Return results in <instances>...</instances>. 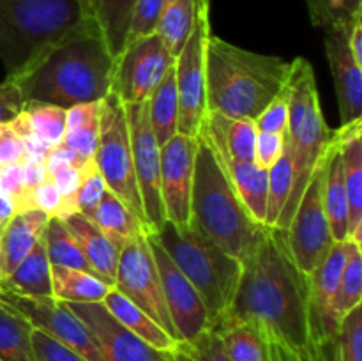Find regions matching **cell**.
<instances>
[{
  "label": "cell",
  "mask_w": 362,
  "mask_h": 361,
  "mask_svg": "<svg viewBox=\"0 0 362 361\" xmlns=\"http://www.w3.org/2000/svg\"><path fill=\"white\" fill-rule=\"evenodd\" d=\"M67 110L41 101H27L11 126L27 144L32 156L45 158L49 149L62 144Z\"/></svg>",
  "instance_id": "d6986e66"
},
{
  "label": "cell",
  "mask_w": 362,
  "mask_h": 361,
  "mask_svg": "<svg viewBox=\"0 0 362 361\" xmlns=\"http://www.w3.org/2000/svg\"><path fill=\"white\" fill-rule=\"evenodd\" d=\"M108 190L103 180V176L99 173L98 166H95L94 159L88 161L87 165L81 170L80 183H78L76 195H74V202H76V212H81L87 218H90V214L94 212V209L98 207L99 200L105 195V191Z\"/></svg>",
  "instance_id": "b9f144b4"
},
{
  "label": "cell",
  "mask_w": 362,
  "mask_h": 361,
  "mask_svg": "<svg viewBox=\"0 0 362 361\" xmlns=\"http://www.w3.org/2000/svg\"><path fill=\"white\" fill-rule=\"evenodd\" d=\"M62 223L76 239L92 271L106 283L115 287V273L117 264H119V251L115 250V246L106 239L98 225L81 212H73V214L66 216L62 218Z\"/></svg>",
  "instance_id": "603a6c76"
},
{
  "label": "cell",
  "mask_w": 362,
  "mask_h": 361,
  "mask_svg": "<svg viewBox=\"0 0 362 361\" xmlns=\"http://www.w3.org/2000/svg\"><path fill=\"white\" fill-rule=\"evenodd\" d=\"M205 2L209 0H165L156 34L173 59H177V55L182 52L197 23L200 7Z\"/></svg>",
  "instance_id": "1f68e13d"
},
{
  "label": "cell",
  "mask_w": 362,
  "mask_h": 361,
  "mask_svg": "<svg viewBox=\"0 0 362 361\" xmlns=\"http://www.w3.org/2000/svg\"><path fill=\"white\" fill-rule=\"evenodd\" d=\"M292 62L226 42L211 34L205 60L207 112L257 119L286 87Z\"/></svg>",
  "instance_id": "3957f363"
},
{
  "label": "cell",
  "mask_w": 362,
  "mask_h": 361,
  "mask_svg": "<svg viewBox=\"0 0 362 361\" xmlns=\"http://www.w3.org/2000/svg\"><path fill=\"white\" fill-rule=\"evenodd\" d=\"M103 303H105V306L108 308L110 314H112L124 328H127L131 333L140 336V338L145 340L148 345L156 347V349L159 350L175 349V340H173L161 326L156 324L140 306H136L133 301L127 299L122 292H119L115 287L106 294Z\"/></svg>",
  "instance_id": "f1b7e54d"
},
{
  "label": "cell",
  "mask_w": 362,
  "mask_h": 361,
  "mask_svg": "<svg viewBox=\"0 0 362 361\" xmlns=\"http://www.w3.org/2000/svg\"><path fill=\"white\" fill-rule=\"evenodd\" d=\"M92 222L105 234L106 239L115 246L117 251L122 250L129 241L138 234L144 232L147 227L112 193L106 190L99 200L98 207L90 214Z\"/></svg>",
  "instance_id": "f546056e"
},
{
  "label": "cell",
  "mask_w": 362,
  "mask_h": 361,
  "mask_svg": "<svg viewBox=\"0 0 362 361\" xmlns=\"http://www.w3.org/2000/svg\"><path fill=\"white\" fill-rule=\"evenodd\" d=\"M324 204L327 214L329 229L334 243L349 241V198H346L345 183H343L341 154L336 138L329 149L327 172H325Z\"/></svg>",
  "instance_id": "83f0119b"
},
{
  "label": "cell",
  "mask_w": 362,
  "mask_h": 361,
  "mask_svg": "<svg viewBox=\"0 0 362 361\" xmlns=\"http://www.w3.org/2000/svg\"><path fill=\"white\" fill-rule=\"evenodd\" d=\"M32 345L37 361H88L87 357L60 343L59 340L52 338L41 329L34 328L32 331Z\"/></svg>",
  "instance_id": "ee69618b"
},
{
  "label": "cell",
  "mask_w": 362,
  "mask_h": 361,
  "mask_svg": "<svg viewBox=\"0 0 362 361\" xmlns=\"http://www.w3.org/2000/svg\"><path fill=\"white\" fill-rule=\"evenodd\" d=\"M53 297L64 303H103L113 289L94 273L52 265Z\"/></svg>",
  "instance_id": "d6a6232c"
},
{
  "label": "cell",
  "mask_w": 362,
  "mask_h": 361,
  "mask_svg": "<svg viewBox=\"0 0 362 361\" xmlns=\"http://www.w3.org/2000/svg\"><path fill=\"white\" fill-rule=\"evenodd\" d=\"M115 59L94 18L46 46L23 69L9 74L25 101L71 108L110 94Z\"/></svg>",
  "instance_id": "7a4b0ae2"
},
{
  "label": "cell",
  "mask_w": 362,
  "mask_h": 361,
  "mask_svg": "<svg viewBox=\"0 0 362 361\" xmlns=\"http://www.w3.org/2000/svg\"><path fill=\"white\" fill-rule=\"evenodd\" d=\"M32 331L34 326L27 317L0 301V361H37Z\"/></svg>",
  "instance_id": "d590c367"
},
{
  "label": "cell",
  "mask_w": 362,
  "mask_h": 361,
  "mask_svg": "<svg viewBox=\"0 0 362 361\" xmlns=\"http://www.w3.org/2000/svg\"><path fill=\"white\" fill-rule=\"evenodd\" d=\"M173 361H230L216 331L207 329L191 342H177Z\"/></svg>",
  "instance_id": "60d3db41"
},
{
  "label": "cell",
  "mask_w": 362,
  "mask_h": 361,
  "mask_svg": "<svg viewBox=\"0 0 362 361\" xmlns=\"http://www.w3.org/2000/svg\"><path fill=\"white\" fill-rule=\"evenodd\" d=\"M25 98L21 96L18 85L9 76L0 84V124L11 122L21 113L25 106Z\"/></svg>",
  "instance_id": "c3c4849f"
},
{
  "label": "cell",
  "mask_w": 362,
  "mask_h": 361,
  "mask_svg": "<svg viewBox=\"0 0 362 361\" xmlns=\"http://www.w3.org/2000/svg\"><path fill=\"white\" fill-rule=\"evenodd\" d=\"M147 239L152 253H154L156 264H158L165 303L168 308L170 319H172L173 329L177 333V342H191L202 333L211 329L207 308L194 287L189 283V280L173 264L172 258L163 250V246L156 241L148 229Z\"/></svg>",
  "instance_id": "9a60e30c"
},
{
  "label": "cell",
  "mask_w": 362,
  "mask_h": 361,
  "mask_svg": "<svg viewBox=\"0 0 362 361\" xmlns=\"http://www.w3.org/2000/svg\"><path fill=\"white\" fill-rule=\"evenodd\" d=\"M148 105V120H151L152 133L158 140L159 147L172 140L177 131V120H179V96H177L175 71L173 66L166 71L158 87L152 91L147 99Z\"/></svg>",
  "instance_id": "e575fe53"
},
{
  "label": "cell",
  "mask_w": 362,
  "mask_h": 361,
  "mask_svg": "<svg viewBox=\"0 0 362 361\" xmlns=\"http://www.w3.org/2000/svg\"><path fill=\"white\" fill-rule=\"evenodd\" d=\"M362 120L341 124L334 131L339 145L345 183L349 198V239L362 244Z\"/></svg>",
  "instance_id": "ffe728a7"
},
{
  "label": "cell",
  "mask_w": 362,
  "mask_h": 361,
  "mask_svg": "<svg viewBox=\"0 0 362 361\" xmlns=\"http://www.w3.org/2000/svg\"><path fill=\"white\" fill-rule=\"evenodd\" d=\"M189 225L237 258L246 255L260 230L223 170L211 138L202 127L194 156Z\"/></svg>",
  "instance_id": "277c9868"
},
{
  "label": "cell",
  "mask_w": 362,
  "mask_h": 361,
  "mask_svg": "<svg viewBox=\"0 0 362 361\" xmlns=\"http://www.w3.org/2000/svg\"><path fill=\"white\" fill-rule=\"evenodd\" d=\"M2 292L23 297H53L52 264L46 255L45 237L35 243L30 253L14 268V271L0 280Z\"/></svg>",
  "instance_id": "484cf974"
},
{
  "label": "cell",
  "mask_w": 362,
  "mask_h": 361,
  "mask_svg": "<svg viewBox=\"0 0 362 361\" xmlns=\"http://www.w3.org/2000/svg\"><path fill=\"white\" fill-rule=\"evenodd\" d=\"M124 110L145 222L148 230L156 232L166 222L161 200V147L152 133L147 101L127 103Z\"/></svg>",
  "instance_id": "7c38bea8"
},
{
  "label": "cell",
  "mask_w": 362,
  "mask_h": 361,
  "mask_svg": "<svg viewBox=\"0 0 362 361\" xmlns=\"http://www.w3.org/2000/svg\"><path fill=\"white\" fill-rule=\"evenodd\" d=\"M99 113L101 101L83 103L67 108L66 131L60 145L83 161H92L98 149Z\"/></svg>",
  "instance_id": "4dcf8cb0"
},
{
  "label": "cell",
  "mask_w": 362,
  "mask_h": 361,
  "mask_svg": "<svg viewBox=\"0 0 362 361\" xmlns=\"http://www.w3.org/2000/svg\"><path fill=\"white\" fill-rule=\"evenodd\" d=\"M152 236L194 287L212 328L232 306L243 271L240 258L226 253L191 225L179 229L166 219Z\"/></svg>",
  "instance_id": "8992f818"
},
{
  "label": "cell",
  "mask_w": 362,
  "mask_h": 361,
  "mask_svg": "<svg viewBox=\"0 0 362 361\" xmlns=\"http://www.w3.org/2000/svg\"><path fill=\"white\" fill-rule=\"evenodd\" d=\"M87 4L110 53L117 59L126 48L136 0H87Z\"/></svg>",
  "instance_id": "836d02e7"
},
{
  "label": "cell",
  "mask_w": 362,
  "mask_h": 361,
  "mask_svg": "<svg viewBox=\"0 0 362 361\" xmlns=\"http://www.w3.org/2000/svg\"><path fill=\"white\" fill-rule=\"evenodd\" d=\"M0 296H2V289H0Z\"/></svg>",
  "instance_id": "816d5d0a"
},
{
  "label": "cell",
  "mask_w": 362,
  "mask_h": 361,
  "mask_svg": "<svg viewBox=\"0 0 362 361\" xmlns=\"http://www.w3.org/2000/svg\"><path fill=\"white\" fill-rule=\"evenodd\" d=\"M49 216L42 211H18L0 234V280L9 276L45 234Z\"/></svg>",
  "instance_id": "44dd1931"
},
{
  "label": "cell",
  "mask_w": 362,
  "mask_h": 361,
  "mask_svg": "<svg viewBox=\"0 0 362 361\" xmlns=\"http://www.w3.org/2000/svg\"><path fill=\"white\" fill-rule=\"evenodd\" d=\"M350 23L324 30L325 55L334 80L341 124L362 120V67L354 59L349 45Z\"/></svg>",
  "instance_id": "ac0fdd59"
},
{
  "label": "cell",
  "mask_w": 362,
  "mask_h": 361,
  "mask_svg": "<svg viewBox=\"0 0 362 361\" xmlns=\"http://www.w3.org/2000/svg\"><path fill=\"white\" fill-rule=\"evenodd\" d=\"M308 13L315 27L327 30L352 21L362 11V0H306Z\"/></svg>",
  "instance_id": "ab89813d"
},
{
  "label": "cell",
  "mask_w": 362,
  "mask_h": 361,
  "mask_svg": "<svg viewBox=\"0 0 362 361\" xmlns=\"http://www.w3.org/2000/svg\"><path fill=\"white\" fill-rule=\"evenodd\" d=\"M230 361H272L267 340L255 326L233 317H223L212 326Z\"/></svg>",
  "instance_id": "4316f807"
},
{
  "label": "cell",
  "mask_w": 362,
  "mask_h": 361,
  "mask_svg": "<svg viewBox=\"0 0 362 361\" xmlns=\"http://www.w3.org/2000/svg\"><path fill=\"white\" fill-rule=\"evenodd\" d=\"M94 163L103 176L108 191H112L147 227L136 176H134L126 110H124V103L113 92L101 99L99 142L94 154Z\"/></svg>",
  "instance_id": "ba28073f"
},
{
  "label": "cell",
  "mask_w": 362,
  "mask_h": 361,
  "mask_svg": "<svg viewBox=\"0 0 362 361\" xmlns=\"http://www.w3.org/2000/svg\"><path fill=\"white\" fill-rule=\"evenodd\" d=\"M349 45L350 50H352L354 59L362 67V11L354 16L352 23H350Z\"/></svg>",
  "instance_id": "681fc988"
},
{
  "label": "cell",
  "mask_w": 362,
  "mask_h": 361,
  "mask_svg": "<svg viewBox=\"0 0 362 361\" xmlns=\"http://www.w3.org/2000/svg\"><path fill=\"white\" fill-rule=\"evenodd\" d=\"M216 149V147H214ZM218 152V151H216ZM218 158L221 161L223 170L228 176L233 190L239 195L240 202L250 212L251 218L258 225H265L267 214V190H269V170L262 168L257 161H237L226 159L223 156Z\"/></svg>",
  "instance_id": "cb8c5ba5"
},
{
  "label": "cell",
  "mask_w": 362,
  "mask_h": 361,
  "mask_svg": "<svg viewBox=\"0 0 362 361\" xmlns=\"http://www.w3.org/2000/svg\"><path fill=\"white\" fill-rule=\"evenodd\" d=\"M209 38H211V20H209V2H205L200 7L189 39L173 62L177 96H179L177 131L189 138H198L207 117L205 60H207Z\"/></svg>",
  "instance_id": "9c48e42d"
},
{
  "label": "cell",
  "mask_w": 362,
  "mask_h": 361,
  "mask_svg": "<svg viewBox=\"0 0 362 361\" xmlns=\"http://www.w3.org/2000/svg\"><path fill=\"white\" fill-rule=\"evenodd\" d=\"M115 289L140 306L177 342V333L165 303L158 264L147 239V229L119 251Z\"/></svg>",
  "instance_id": "8fae6325"
},
{
  "label": "cell",
  "mask_w": 362,
  "mask_h": 361,
  "mask_svg": "<svg viewBox=\"0 0 362 361\" xmlns=\"http://www.w3.org/2000/svg\"><path fill=\"white\" fill-rule=\"evenodd\" d=\"M14 212H16V209H14L11 198L7 197L6 193L0 191V234H2V230L6 229V225L9 223V219L13 218Z\"/></svg>",
  "instance_id": "f907efd6"
},
{
  "label": "cell",
  "mask_w": 362,
  "mask_h": 361,
  "mask_svg": "<svg viewBox=\"0 0 362 361\" xmlns=\"http://www.w3.org/2000/svg\"><path fill=\"white\" fill-rule=\"evenodd\" d=\"M293 183V166L292 156L285 144L281 158L269 168V190H267V214H265V225L276 227L286 200H288L290 190Z\"/></svg>",
  "instance_id": "74e56055"
},
{
  "label": "cell",
  "mask_w": 362,
  "mask_h": 361,
  "mask_svg": "<svg viewBox=\"0 0 362 361\" xmlns=\"http://www.w3.org/2000/svg\"><path fill=\"white\" fill-rule=\"evenodd\" d=\"M30 158V149L18 137L13 126L9 122L0 124V170L7 168V166L20 165V163H25Z\"/></svg>",
  "instance_id": "f6af8a7d"
},
{
  "label": "cell",
  "mask_w": 362,
  "mask_h": 361,
  "mask_svg": "<svg viewBox=\"0 0 362 361\" xmlns=\"http://www.w3.org/2000/svg\"><path fill=\"white\" fill-rule=\"evenodd\" d=\"M285 134L286 133H269V131H258L257 145H255V161L258 166L269 170L285 151Z\"/></svg>",
  "instance_id": "7dc6e473"
},
{
  "label": "cell",
  "mask_w": 362,
  "mask_h": 361,
  "mask_svg": "<svg viewBox=\"0 0 362 361\" xmlns=\"http://www.w3.org/2000/svg\"><path fill=\"white\" fill-rule=\"evenodd\" d=\"M198 138L177 133L161 147V200L168 222L187 229L191 222L194 156Z\"/></svg>",
  "instance_id": "e0dca14e"
},
{
  "label": "cell",
  "mask_w": 362,
  "mask_h": 361,
  "mask_svg": "<svg viewBox=\"0 0 362 361\" xmlns=\"http://www.w3.org/2000/svg\"><path fill=\"white\" fill-rule=\"evenodd\" d=\"M88 18L87 0H0V60L7 76Z\"/></svg>",
  "instance_id": "52a82bcc"
},
{
  "label": "cell",
  "mask_w": 362,
  "mask_h": 361,
  "mask_svg": "<svg viewBox=\"0 0 362 361\" xmlns=\"http://www.w3.org/2000/svg\"><path fill=\"white\" fill-rule=\"evenodd\" d=\"M327 159L329 151L311 173L310 183H308L299 205L293 212L292 222L286 229V239H288L292 258L296 260L297 268L308 276L324 262L329 250L334 244L324 204Z\"/></svg>",
  "instance_id": "30bf717a"
},
{
  "label": "cell",
  "mask_w": 362,
  "mask_h": 361,
  "mask_svg": "<svg viewBox=\"0 0 362 361\" xmlns=\"http://www.w3.org/2000/svg\"><path fill=\"white\" fill-rule=\"evenodd\" d=\"M163 6H165V0H136L133 18H131L129 32H127L126 46L138 41V39L156 34V27H158Z\"/></svg>",
  "instance_id": "7bdbcfd3"
},
{
  "label": "cell",
  "mask_w": 362,
  "mask_h": 361,
  "mask_svg": "<svg viewBox=\"0 0 362 361\" xmlns=\"http://www.w3.org/2000/svg\"><path fill=\"white\" fill-rule=\"evenodd\" d=\"M362 301V244L350 239V250L346 264L343 268L336 292L332 296L331 306L327 314V326H325V340H327V361L331 353L332 342L338 335L339 324L343 317L350 310L361 304Z\"/></svg>",
  "instance_id": "d4e9b609"
},
{
  "label": "cell",
  "mask_w": 362,
  "mask_h": 361,
  "mask_svg": "<svg viewBox=\"0 0 362 361\" xmlns=\"http://www.w3.org/2000/svg\"><path fill=\"white\" fill-rule=\"evenodd\" d=\"M299 361H310V360H299Z\"/></svg>",
  "instance_id": "f5cc1de1"
},
{
  "label": "cell",
  "mask_w": 362,
  "mask_h": 361,
  "mask_svg": "<svg viewBox=\"0 0 362 361\" xmlns=\"http://www.w3.org/2000/svg\"><path fill=\"white\" fill-rule=\"evenodd\" d=\"M329 361H362V304L343 317Z\"/></svg>",
  "instance_id": "f35d334b"
},
{
  "label": "cell",
  "mask_w": 362,
  "mask_h": 361,
  "mask_svg": "<svg viewBox=\"0 0 362 361\" xmlns=\"http://www.w3.org/2000/svg\"><path fill=\"white\" fill-rule=\"evenodd\" d=\"M240 264L225 317L255 326L267 340L272 361H318L311 342L310 276L292 258L286 230L262 225Z\"/></svg>",
  "instance_id": "6da1fadb"
},
{
  "label": "cell",
  "mask_w": 362,
  "mask_h": 361,
  "mask_svg": "<svg viewBox=\"0 0 362 361\" xmlns=\"http://www.w3.org/2000/svg\"><path fill=\"white\" fill-rule=\"evenodd\" d=\"M42 237H45L46 255H48L49 264L94 273L90 265H88L87 258H85L83 253H81L76 239H74L73 234L66 229L62 219L49 218Z\"/></svg>",
  "instance_id": "8d00e7d4"
},
{
  "label": "cell",
  "mask_w": 362,
  "mask_h": 361,
  "mask_svg": "<svg viewBox=\"0 0 362 361\" xmlns=\"http://www.w3.org/2000/svg\"><path fill=\"white\" fill-rule=\"evenodd\" d=\"M87 326L105 361H173L172 350H159L124 328L105 303H66Z\"/></svg>",
  "instance_id": "2e32d148"
},
{
  "label": "cell",
  "mask_w": 362,
  "mask_h": 361,
  "mask_svg": "<svg viewBox=\"0 0 362 361\" xmlns=\"http://www.w3.org/2000/svg\"><path fill=\"white\" fill-rule=\"evenodd\" d=\"M204 131L223 158L255 161L258 130L253 119H237L219 112H207Z\"/></svg>",
  "instance_id": "7402d4cb"
},
{
  "label": "cell",
  "mask_w": 362,
  "mask_h": 361,
  "mask_svg": "<svg viewBox=\"0 0 362 361\" xmlns=\"http://www.w3.org/2000/svg\"><path fill=\"white\" fill-rule=\"evenodd\" d=\"M0 301L20 311L35 329H41L52 338L59 340L88 361H105L101 349L87 326L71 311L64 301L55 297H23L7 292H2Z\"/></svg>",
  "instance_id": "5bb4252c"
},
{
  "label": "cell",
  "mask_w": 362,
  "mask_h": 361,
  "mask_svg": "<svg viewBox=\"0 0 362 361\" xmlns=\"http://www.w3.org/2000/svg\"><path fill=\"white\" fill-rule=\"evenodd\" d=\"M175 59L158 34L131 42L115 59L110 92L124 105L147 101Z\"/></svg>",
  "instance_id": "4fadbf2b"
},
{
  "label": "cell",
  "mask_w": 362,
  "mask_h": 361,
  "mask_svg": "<svg viewBox=\"0 0 362 361\" xmlns=\"http://www.w3.org/2000/svg\"><path fill=\"white\" fill-rule=\"evenodd\" d=\"M286 92H288V122H286L285 144L292 156L293 183L285 209L276 223V227L283 230L288 229L300 197L310 183L311 173L327 154L334 140V131L329 130L322 112L313 66L304 57L292 60Z\"/></svg>",
  "instance_id": "5b68a950"
},
{
  "label": "cell",
  "mask_w": 362,
  "mask_h": 361,
  "mask_svg": "<svg viewBox=\"0 0 362 361\" xmlns=\"http://www.w3.org/2000/svg\"><path fill=\"white\" fill-rule=\"evenodd\" d=\"M286 122H288V92L285 87L255 119V126L258 131L286 133Z\"/></svg>",
  "instance_id": "bcb514c9"
}]
</instances>
